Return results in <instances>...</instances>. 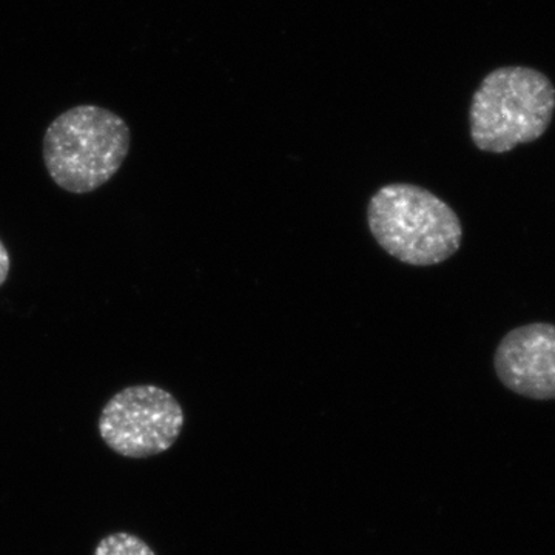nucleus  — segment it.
Here are the masks:
<instances>
[{"label":"nucleus","instance_id":"nucleus-7","mask_svg":"<svg viewBox=\"0 0 555 555\" xmlns=\"http://www.w3.org/2000/svg\"><path fill=\"white\" fill-rule=\"evenodd\" d=\"M11 270V259L9 250H7L5 244L0 240V287L5 284V281L9 280Z\"/></svg>","mask_w":555,"mask_h":555},{"label":"nucleus","instance_id":"nucleus-5","mask_svg":"<svg viewBox=\"0 0 555 555\" xmlns=\"http://www.w3.org/2000/svg\"><path fill=\"white\" fill-rule=\"evenodd\" d=\"M494 369L511 392L555 400V324L531 323L507 332L496 346Z\"/></svg>","mask_w":555,"mask_h":555},{"label":"nucleus","instance_id":"nucleus-1","mask_svg":"<svg viewBox=\"0 0 555 555\" xmlns=\"http://www.w3.org/2000/svg\"><path fill=\"white\" fill-rule=\"evenodd\" d=\"M130 145V127L119 115L96 105H78L47 129L43 164L57 188L86 195L118 173Z\"/></svg>","mask_w":555,"mask_h":555},{"label":"nucleus","instance_id":"nucleus-4","mask_svg":"<svg viewBox=\"0 0 555 555\" xmlns=\"http://www.w3.org/2000/svg\"><path fill=\"white\" fill-rule=\"evenodd\" d=\"M184 422V411L169 390L139 385L109 398L98 426L102 440L116 454L147 459L173 448Z\"/></svg>","mask_w":555,"mask_h":555},{"label":"nucleus","instance_id":"nucleus-2","mask_svg":"<svg viewBox=\"0 0 555 555\" xmlns=\"http://www.w3.org/2000/svg\"><path fill=\"white\" fill-rule=\"evenodd\" d=\"M367 222L383 250L416 268L441 264L462 246L455 211L418 185H383L369 201Z\"/></svg>","mask_w":555,"mask_h":555},{"label":"nucleus","instance_id":"nucleus-3","mask_svg":"<svg viewBox=\"0 0 555 555\" xmlns=\"http://www.w3.org/2000/svg\"><path fill=\"white\" fill-rule=\"evenodd\" d=\"M555 87L529 67L489 73L470 104V138L481 152H511L542 138L553 122Z\"/></svg>","mask_w":555,"mask_h":555},{"label":"nucleus","instance_id":"nucleus-6","mask_svg":"<svg viewBox=\"0 0 555 555\" xmlns=\"http://www.w3.org/2000/svg\"><path fill=\"white\" fill-rule=\"evenodd\" d=\"M94 555H156L139 537L129 532H116L102 539Z\"/></svg>","mask_w":555,"mask_h":555}]
</instances>
